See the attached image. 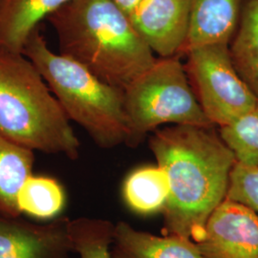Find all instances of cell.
<instances>
[{
  "instance_id": "cell-1",
  "label": "cell",
  "mask_w": 258,
  "mask_h": 258,
  "mask_svg": "<svg viewBox=\"0 0 258 258\" xmlns=\"http://www.w3.org/2000/svg\"><path fill=\"white\" fill-rule=\"evenodd\" d=\"M149 148L169 181L163 234L200 242L209 217L227 197L234 153L213 127L184 124L156 129Z\"/></svg>"
},
{
  "instance_id": "cell-2",
  "label": "cell",
  "mask_w": 258,
  "mask_h": 258,
  "mask_svg": "<svg viewBox=\"0 0 258 258\" xmlns=\"http://www.w3.org/2000/svg\"><path fill=\"white\" fill-rule=\"evenodd\" d=\"M47 20L55 31L59 54L121 90L156 61L113 0H71Z\"/></svg>"
},
{
  "instance_id": "cell-3",
  "label": "cell",
  "mask_w": 258,
  "mask_h": 258,
  "mask_svg": "<svg viewBox=\"0 0 258 258\" xmlns=\"http://www.w3.org/2000/svg\"><path fill=\"white\" fill-rule=\"evenodd\" d=\"M0 135L21 147L76 160L80 141L37 67L0 50Z\"/></svg>"
},
{
  "instance_id": "cell-4",
  "label": "cell",
  "mask_w": 258,
  "mask_h": 258,
  "mask_svg": "<svg viewBox=\"0 0 258 258\" xmlns=\"http://www.w3.org/2000/svg\"><path fill=\"white\" fill-rule=\"evenodd\" d=\"M22 54L37 67L70 120L104 149L126 144L128 120L124 92L101 81L74 59L53 52L36 29Z\"/></svg>"
},
{
  "instance_id": "cell-5",
  "label": "cell",
  "mask_w": 258,
  "mask_h": 258,
  "mask_svg": "<svg viewBox=\"0 0 258 258\" xmlns=\"http://www.w3.org/2000/svg\"><path fill=\"white\" fill-rule=\"evenodd\" d=\"M128 147L167 123L214 127L198 102L178 56L160 57L123 90Z\"/></svg>"
},
{
  "instance_id": "cell-6",
  "label": "cell",
  "mask_w": 258,
  "mask_h": 258,
  "mask_svg": "<svg viewBox=\"0 0 258 258\" xmlns=\"http://www.w3.org/2000/svg\"><path fill=\"white\" fill-rule=\"evenodd\" d=\"M184 65L204 113L212 124L225 126L250 110L258 98L237 73L230 44L213 43L187 50Z\"/></svg>"
},
{
  "instance_id": "cell-7",
  "label": "cell",
  "mask_w": 258,
  "mask_h": 258,
  "mask_svg": "<svg viewBox=\"0 0 258 258\" xmlns=\"http://www.w3.org/2000/svg\"><path fill=\"white\" fill-rule=\"evenodd\" d=\"M196 245L203 258H258V212L226 198Z\"/></svg>"
},
{
  "instance_id": "cell-8",
  "label": "cell",
  "mask_w": 258,
  "mask_h": 258,
  "mask_svg": "<svg viewBox=\"0 0 258 258\" xmlns=\"http://www.w3.org/2000/svg\"><path fill=\"white\" fill-rule=\"evenodd\" d=\"M194 0H141L129 16L139 35L160 57L183 55Z\"/></svg>"
},
{
  "instance_id": "cell-9",
  "label": "cell",
  "mask_w": 258,
  "mask_h": 258,
  "mask_svg": "<svg viewBox=\"0 0 258 258\" xmlns=\"http://www.w3.org/2000/svg\"><path fill=\"white\" fill-rule=\"evenodd\" d=\"M67 217L35 224L0 214V258H71Z\"/></svg>"
},
{
  "instance_id": "cell-10",
  "label": "cell",
  "mask_w": 258,
  "mask_h": 258,
  "mask_svg": "<svg viewBox=\"0 0 258 258\" xmlns=\"http://www.w3.org/2000/svg\"><path fill=\"white\" fill-rule=\"evenodd\" d=\"M111 258H203L196 243L173 235L158 236L124 221L115 225Z\"/></svg>"
},
{
  "instance_id": "cell-11",
  "label": "cell",
  "mask_w": 258,
  "mask_h": 258,
  "mask_svg": "<svg viewBox=\"0 0 258 258\" xmlns=\"http://www.w3.org/2000/svg\"><path fill=\"white\" fill-rule=\"evenodd\" d=\"M243 0H194L184 53L194 47L231 43L239 24Z\"/></svg>"
},
{
  "instance_id": "cell-12",
  "label": "cell",
  "mask_w": 258,
  "mask_h": 258,
  "mask_svg": "<svg viewBox=\"0 0 258 258\" xmlns=\"http://www.w3.org/2000/svg\"><path fill=\"white\" fill-rule=\"evenodd\" d=\"M71 0H0V50L22 53L31 34Z\"/></svg>"
},
{
  "instance_id": "cell-13",
  "label": "cell",
  "mask_w": 258,
  "mask_h": 258,
  "mask_svg": "<svg viewBox=\"0 0 258 258\" xmlns=\"http://www.w3.org/2000/svg\"><path fill=\"white\" fill-rule=\"evenodd\" d=\"M34 151L0 135V214L20 216L18 194L33 174Z\"/></svg>"
},
{
  "instance_id": "cell-14",
  "label": "cell",
  "mask_w": 258,
  "mask_h": 258,
  "mask_svg": "<svg viewBox=\"0 0 258 258\" xmlns=\"http://www.w3.org/2000/svg\"><path fill=\"white\" fill-rule=\"evenodd\" d=\"M230 54L241 79L258 98V0H243Z\"/></svg>"
},
{
  "instance_id": "cell-15",
  "label": "cell",
  "mask_w": 258,
  "mask_h": 258,
  "mask_svg": "<svg viewBox=\"0 0 258 258\" xmlns=\"http://www.w3.org/2000/svg\"><path fill=\"white\" fill-rule=\"evenodd\" d=\"M169 190L168 177L161 166H142L125 178L122 197L131 211L140 214H152L163 212Z\"/></svg>"
},
{
  "instance_id": "cell-16",
  "label": "cell",
  "mask_w": 258,
  "mask_h": 258,
  "mask_svg": "<svg viewBox=\"0 0 258 258\" xmlns=\"http://www.w3.org/2000/svg\"><path fill=\"white\" fill-rule=\"evenodd\" d=\"M66 194L61 184L52 177L32 175L18 194L20 213L39 220H53L64 209Z\"/></svg>"
},
{
  "instance_id": "cell-17",
  "label": "cell",
  "mask_w": 258,
  "mask_h": 258,
  "mask_svg": "<svg viewBox=\"0 0 258 258\" xmlns=\"http://www.w3.org/2000/svg\"><path fill=\"white\" fill-rule=\"evenodd\" d=\"M115 225L106 219L79 217L69 222V235L80 258H111Z\"/></svg>"
},
{
  "instance_id": "cell-18",
  "label": "cell",
  "mask_w": 258,
  "mask_h": 258,
  "mask_svg": "<svg viewBox=\"0 0 258 258\" xmlns=\"http://www.w3.org/2000/svg\"><path fill=\"white\" fill-rule=\"evenodd\" d=\"M237 162L258 166V100L250 110L219 130Z\"/></svg>"
},
{
  "instance_id": "cell-19",
  "label": "cell",
  "mask_w": 258,
  "mask_h": 258,
  "mask_svg": "<svg viewBox=\"0 0 258 258\" xmlns=\"http://www.w3.org/2000/svg\"><path fill=\"white\" fill-rule=\"evenodd\" d=\"M226 198L258 212V166L236 162L231 170Z\"/></svg>"
},
{
  "instance_id": "cell-20",
  "label": "cell",
  "mask_w": 258,
  "mask_h": 258,
  "mask_svg": "<svg viewBox=\"0 0 258 258\" xmlns=\"http://www.w3.org/2000/svg\"><path fill=\"white\" fill-rule=\"evenodd\" d=\"M127 16H130L141 0H113Z\"/></svg>"
}]
</instances>
